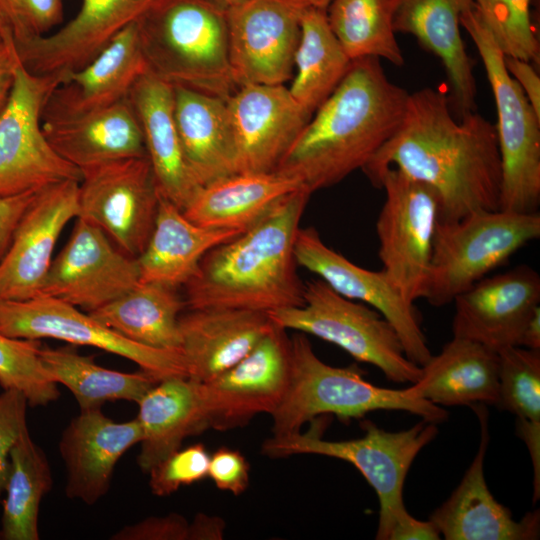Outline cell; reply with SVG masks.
Listing matches in <instances>:
<instances>
[{
	"label": "cell",
	"instance_id": "obj_1",
	"mask_svg": "<svg viewBox=\"0 0 540 540\" xmlns=\"http://www.w3.org/2000/svg\"><path fill=\"white\" fill-rule=\"evenodd\" d=\"M440 89L409 93L393 136L362 168L371 183L387 167L433 188L440 222L500 210L501 160L495 124L471 111L453 116Z\"/></svg>",
	"mask_w": 540,
	"mask_h": 540
},
{
	"label": "cell",
	"instance_id": "obj_2",
	"mask_svg": "<svg viewBox=\"0 0 540 540\" xmlns=\"http://www.w3.org/2000/svg\"><path fill=\"white\" fill-rule=\"evenodd\" d=\"M409 92L387 77L380 59L352 60L332 94L315 111L274 172L310 193L362 169L393 136Z\"/></svg>",
	"mask_w": 540,
	"mask_h": 540
},
{
	"label": "cell",
	"instance_id": "obj_3",
	"mask_svg": "<svg viewBox=\"0 0 540 540\" xmlns=\"http://www.w3.org/2000/svg\"><path fill=\"white\" fill-rule=\"evenodd\" d=\"M311 194L305 188L288 194L252 227L208 251L184 286L186 307L268 313L302 306L294 245Z\"/></svg>",
	"mask_w": 540,
	"mask_h": 540
},
{
	"label": "cell",
	"instance_id": "obj_4",
	"mask_svg": "<svg viewBox=\"0 0 540 540\" xmlns=\"http://www.w3.org/2000/svg\"><path fill=\"white\" fill-rule=\"evenodd\" d=\"M147 71L171 84L228 99L227 6L219 0H156L136 21Z\"/></svg>",
	"mask_w": 540,
	"mask_h": 540
},
{
	"label": "cell",
	"instance_id": "obj_5",
	"mask_svg": "<svg viewBox=\"0 0 540 540\" xmlns=\"http://www.w3.org/2000/svg\"><path fill=\"white\" fill-rule=\"evenodd\" d=\"M290 340L291 376L282 401L271 413L273 436L297 433L323 414L345 420L375 410H401L436 424L448 417L445 409L412 395L408 388H383L366 381L356 365L326 364L303 333Z\"/></svg>",
	"mask_w": 540,
	"mask_h": 540
},
{
	"label": "cell",
	"instance_id": "obj_6",
	"mask_svg": "<svg viewBox=\"0 0 540 540\" xmlns=\"http://www.w3.org/2000/svg\"><path fill=\"white\" fill-rule=\"evenodd\" d=\"M494 96L501 160L500 210L536 213L540 204V116L508 73L504 53L474 5L461 17Z\"/></svg>",
	"mask_w": 540,
	"mask_h": 540
},
{
	"label": "cell",
	"instance_id": "obj_7",
	"mask_svg": "<svg viewBox=\"0 0 540 540\" xmlns=\"http://www.w3.org/2000/svg\"><path fill=\"white\" fill-rule=\"evenodd\" d=\"M539 237V212L483 211L438 221L423 298L436 307L452 303Z\"/></svg>",
	"mask_w": 540,
	"mask_h": 540
},
{
	"label": "cell",
	"instance_id": "obj_8",
	"mask_svg": "<svg viewBox=\"0 0 540 540\" xmlns=\"http://www.w3.org/2000/svg\"><path fill=\"white\" fill-rule=\"evenodd\" d=\"M268 315L286 330L316 336L376 366L390 381L413 384L421 376V367L408 359L397 332L377 310L338 294L321 279L305 284L302 306Z\"/></svg>",
	"mask_w": 540,
	"mask_h": 540
},
{
	"label": "cell",
	"instance_id": "obj_9",
	"mask_svg": "<svg viewBox=\"0 0 540 540\" xmlns=\"http://www.w3.org/2000/svg\"><path fill=\"white\" fill-rule=\"evenodd\" d=\"M364 436L356 439L329 441L318 432H297L271 436L261 445V453L269 458L298 454L333 457L354 465L375 490L379 503L378 528L404 508L403 486L418 453L438 434L437 424L427 420L409 429L391 432L364 421Z\"/></svg>",
	"mask_w": 540,
	"mask_h": 540
},
{
	"label": "cell",
	"instance_id": "obj_10",
	"mask_svg": "<svg viewBox=\"0 0 540 540\" xmlns=\"http://www.w3.org/2000/svg\"><path fill=\"white\" fill-rule=\"evenodd\" d=\"M372 184L385 191L376 221L382 270L410 302L423 298L439 221L436 191L394 167L384 168Z\"/></svg>",
	"mask_w": 540,
	"mask_h": 540
},
{
	"label": "cell",
	"instance_id": "obj_11",
	"mask_svg": "<svg viewBox=\"0 0 540 540\" xmlns=\"http://www.w3.org/2000/svg\"><path fill=\"white\" fill-rule=\"evenodd\" d=\"M66 75H36L20 63L0 115V198L81 180V171L57 154L42 129L45 103Z\"/></svg>",
	"mask_w": 540,
	"mask_h": 540
},
{
	"label": "cell",
	"instance_id": "obj_12",
	"mask_svg": "<svg viewBox=\"0 0 540 540\" xmlns=\"http://www.w3.org/2000/svg\"><path fill=\"white\" fill-rule=\"evenodd\" d=\"M81 173L77 218L97 225L122 252L138 258L153 231L160 200L147 156L113 161Z\"/></svg>",
	"mask_w": 540,
	"mask_h": 540
},
{
	"label": "cell",
	"instance_id": "obj_13",
	"mask_svg": "<svg viewBox=\"0 0 540 540\" xmlns=\"http://www.w3.org/2000/svg\"><path fill=\"white\" fill-rule=\"evenodd\" d=\"M0 333L14 338H51L96 347L136 363L159 380L188 377L181 352L131 341L60 299L39 295L28 300H0Z\"/></svg>",
	"mask_w": 540,
	"mask_h": 540
},
{
	"label": "cell",
	"instance_id": "obj_14",
	"mask_svg": "<svg viewBox=\"0 0 540 540\" xmlns=\"http://www.w3.org/2000/svg\"><path fill=\"white\" fill-rule=\"evenodd\" d=\"M291 376V340L276 325L253 349L215 378L198 383L205 430L226 431L271 413L282 401Z\"/></svg>",
	"mask_w": 540,
	"mask_h": 540
},
{
	"label": "cell",
	"instance_id": "obj_15",
	"mask_svg": "<svg viewBox=\"0 0 540 540\" xmlns=\"http://www.w3.org/2000/svg\"><path fill=\"white\" fill-rule=\"evenodd\" d=\"M307 0H245L227 6L229 60L237 86L279 85L293 73Z\"/></svg>",
	"mask_w": 540,
	"mask_h": 540
},
{
	"label": "cell",
	"instance_id": "obj_16",
	"mask_svg": "<svg viewBox=\"0 0 540 540\" xmlns=\"http://www.w3.org/2000/svg\"><path fill=\"white\" fill-rule=\"evenodd\" d=\"M139 282L137 258L122 252L97 225L77 218L68 242L52 260L40 295L90 312Z\"/></svg>",
	"mask_w": 540,
	"mask_h": 540
},
{
	"label": "cell",
	"instance_id": "obj_17",
	"mask_svg": "<svg viewBox=\"0 0 540 540\" xmlns=\"http://www.w3.org/2000/svg\"><path fill=\"white\" fill-rule=\"evenodd\" d=\"M298 266L314 273L338 294L377 310L397 332L405 354L418 366L432 356L414 303L386 273L360 267L328 247L313 227L299 228L294 245Z\"/></svg>",
	"mask_w": 540,
	"mask_h": 540
},
{
	"label": "cell",
	"instance_id": "obj_18",
	"mask_svg": "<svg viewBox=\"0 0 540 540\" xmlns=\"http://www.w3.org/2000/svg\"><path fill=\"white\" fill-rule=\"evenodd\" d=\"M78 192L76 180L38 192L0 259V300L22 301L41 294L56 242L66 224L78 216Z\"/></svg>",
	"mask_w": 540,
	"mask_h": 540
},
{
	"label": "cell",
	"instance_id": "obj_19",
	"mask_svg": "<svg viewBox=\"0 0 540 540\" xmlns=\"http://www.w3.org/2000/svg\"><path fill=\"white\" fill-rule=\"evenodd\" d=\"M453 337L478 342L495 352L519 346L523 329L540 306V276L522 264L484 277L453 300Z\"/></svg>",
	"mask_w": 540,
	"mask_h": 540
},
{
	"label": "cell",
	"instance_id": "obj_20",
	"mask_svg": "<svg viewBox=\"0 0 540 540\" xmlns=\"http://www.w3.org/2000/svg\"><path fill=\"white\" fill-rule=\"evenodd\" d=\"M237 172H274L312 117L284 84L239 86L227 99Z\"/></svg>",
	"mask_w": 540,
	"mask_h": 540
},
{
	"label": "cell",
	"instance_id": "obj_21",
	"mask_svg": "<svg viewBox=\"0 0 540 540\" xmlns=\"http://www.w3.org/2000/svg\"><path fill=\"white\" fill-rule=\"evenodd\" d=\"M156 0H82L76 16L46 36L15 46L30 73H70L92 61Z\"/></svg>",
	"mask_w": 540,
	"mask_h": 540
},
{
	"label": "cell",
	"instance_id": "obj_22",
	"mask_svg": "<svg viewBox=\"0 0 540 540\" xmlns=\"http://www.w3.org/2000/svg\"><path fill=\"white\" fill-rule=\"evenodd\" d=\"M472 407L481 427L478 451L460 484L430 519L446 540H531L540 531L538 510L516 521L511 511L490 492L484 477V457L489 442L485 404Z\"/></svg>",
	"mask_w": 540,
	"mask_h": 540
},
{
	"label": "cell",
	"instance_id": "obj_23",
	"mask_svg": "<svg viewBox=\"0 0 540 540\" xmlns=\"http://www.w3.org/2000/svg\"><path fill=\"white\" fill-rule=\"evenodd\" d=\"M145 72L147 66L135 21L87 65L67 73L49 95L42 122L74 119L116 104L128 97Z\"/></svg>",
	"mask_w": 540,
	"mask_h": 540
},
{
	"label": "cell",
	"instance_id": "obj_24",
	"mask_svg": "<svg viewBox=\"0 0 540 540\" xmlns=\"http://www.w3.org/2000/svg\"><path fill=\"white\" fill-rule=\"evenodd\" d=\"M141 438L136 418L115 422L101 408L80 410L59 440L66 469V496L87 505L97 503L109 491L119 459Z\"/></svg>",
	"mask_w": 540,
	"mask_h": 540
},
{
	"label": "cell",
	"instance_id": "obj_25",
	"mask_svg": "<svg viewBox=\"0 0 540 540\" xmlns=\"http://www.w3.org/2000/svg\"><path fill=\"white\" fill-rule=\"evenodd\" d=\"M179 317L188 378L203 383L246 356L274 322L268 313L230 308L189 309Z\"/></svg>",
	"mask_w": 540,
	"mask_h": 540
},
{
	"label": "cell",
	"instance_id": "obj_26",
	"mask_svg": "<svg viewBox=\"0 0 540 540\" xmlns=\"http://www.w3.org/2000/svg\"><path fill=\"white\" fill-rule=\"evenodd\" d=\"M473 0H397L395 32L410 34L442 63L450 87L449 101L460 116L475 111L476 82L460 27Z\"/></svg>",
	"mask_w": 540,
	"mask_h": 540
},
{
	"label": "cell",
	"instance_id": "obj_27",
	"mask_svg": "<svg viewBox=\"0 0 540 540\" xmlns=\"http://www.w3.org/2000/svg\"><path fill=\"white\" fill-rule=\"evenodd\" d=\"M128 99L142 128L158 190L183 210L201 186L182 152L174 119L173 85L147 71L135 82Z\"/></svg>",
	"mask_w": 540,
	"mask_h": 540
},
{
	"label": "cell",
	"instance_id": "obj_28",
	"mask_svg": "<svg viewBox=\"0 0 540 540\" xmlns=\"http://www.w3.org/2000/svg\"><path fill=\"white\" fill-rule=\"evenodd\" d=\"M174 119L184 155L200 186L237 173V151L227 100L174 85Z\"/></svg>",
	"mask_w": 540,
	"mask_h": 540
},
{
	"label": "cell",
	"instance_id": "obj_29",
	"mask_svg": "<svg viewBox=\"0 0 540 540\" xmlns=\"http://www.w3.org/2000/svg\"><path fill=\"white\" fill-rule=\"evenodd\" d=\"M42 129L57 154L80 171L147 156L142 128L128 97L74 119L42 122Z\"/></svg>",
	"mask_w": 540,
	"mask_h": 540
},
{
	"label": "cell",
	"instance_id": "obj_30",
	"mask_svg": "<svg viewBox=\"0 0 540 540\" xmlns=\"http://www.w3.org/2000/svg\"><path fill=\"white\" fill-rule=\"evenodd\" d=\"M407 388L438 406L497 405L498 353L473 340L453 337L421 366L420 378Z\"/></svg>",
	"mask_w": 540,
	"mask_h": 540
},
{
	"label": "cell",
	"instance_id": "obj_31",
	"mask_svg": "<svg viewBox=\"0 0 540 540\" xmlns=\"http://www.w3.org/2000/svg\"><path fill=\"white\" fill-rule=\"evenodd\" d=\"M243 232L197 225L160 194L153 231L137 258L140 282L185 286L208 251Z\"/></svg>",
	"mask_w": 540,
	"mask_h": 540
},
{
	"label": "cell",
	"instance_id": "obj_32",
	"mask_svg": "<svg viewBox=\"0 0 540 540\" xmlns=\"http://www.w3.org/2000/svg\"><path fill=\"white\" fill-rule=\"evenodd\" d=\"M300 188L276 172H237L201 186L182 212L203 227L246 231Z\"/></svg>",
	"mask_w": 540,
	"mask_h": 540
},
{
	"label": "cell",
	"instance_id": "obj_33",
	"mask_svg": "<svg viewBox=\"0 0 540 540\" xmlns=\"http://www.w3.org/2000/svg\"><path fill=\"white\" fill-rule=\"evenodd\" d=\"M137 404L142 431L137 464L143 473L181 448L185 438L205 430L198 382L188 377L160 380Z\"/></svg>",
	"mask_w": 540,
	"mask_h": 540
},
{
	"label": "cell",
	"instance_id": "obj_34",
	"mask_svg": "<svg viewBox=\"0 0 540 540\" xmlns=\"http://www.w3.org/2000/svg\"><path fill=\"white\" fill-rule=\"evenodd\" d=\"M185 307L177 288L139 282L120 297L88 313L131 341L181 352L179 317Z\"/></svg>",
	"mask_w": 540,
	"mask_h": 540
},
{
	"label": "cell",
	"instance_id": "obj_35",
	"mask_svg": "<svg viewBox=\"0 0 540 540\" xmlns=\"http://www.w3.org/2000/svg\"><path fill=\"white\" fill-rule=\"evenodd\" d=\"M350 63L328 24L326 10L307 7L294 58L296 75L288 88L292 97L313 115L341 82Z\"/></svg>",
	"mask_w": 540,
	"mask_h": 540
},
{
	"label": "cell",
	"instance_id": "obj_36",
	"mask_svg": "<svg viewBox=\"0 0 540 540\" xmlns=\"http://www.w3.org/2000/svg\"><path fill=\"white\" fill-rule=\"evenodd\" d=\"M40 358L50 378L71 391L80 410L99 409L118 400L137 403L160 381L144 370L127 373L104 368L70 347L42 346Z\"/></svg>",
	"mask_w": 540,
	"mask_h": 540
},
{
	"label": "cell",
	"instance_id": "obj_37",
	"mask_svg": "<svg viewBox=\"0 0 540 540\" xmlns=\"http://www.w3.org/2000/svg\"><path fill=\"white\" fill-rule=\"evenodd\" d=\"M53 477L43 450L24 426L10 452L6 498L0 526V540H38L39 508L52 489Z\"/></svg>",
	"mask_w": 540,
	"mask_h": 540
},
{
	"label": "cell",
	"instance_id": "obj_38",
	"mask_svg": "<svg viewBox=\"0 0 540 540\" xmlns=\"http://www.w3.org/2000/svg\"><path fill=\"white\" fill-rule=\"evenodd\" d=\"M397 0H331L328 24L348 58L375 57L402 66L393 26Z\"/></svg>",
	"mask_w": 540,
	"mask_h": 540
},
{
	"label": "cell",
	"instance_id": "obj_39",
	"mask_svg": "<svg viewBox=\"0 0 540 540\" xmlns=\"http://www.w3.org/2000/svg\"><path fill=\"white\" fill-rule=\"evenodd\" d=\"M499 402L517 417L534 469V501L540 496V350L511 346L498 352Z\"/></svg>",
	"mask_w": 540,
	"mask_h": 540
},
{
	"label": "cell",
	"instance_id": "obj_40",
	"mask_svg": "<svg viewBox=\"0 0 540 540\" xmlns=\"http://www.w3.org/2000/svg\"><path fill=\"white\" fill-rule=\"evenodd\" d=\"M41 348L39 340L0 333V386L21 392L31 407L46 406L60 396L57 383L43 367Z\"/></svg>",
	"mask_w": 540,
	"mask_h": 540
},
{
	"label": "cell",
	"instance_id": "obj_41",
	"mask_svg": "<svg viewBox=\"0 0 540 540\" xmlns=\"http://www.w3.org/2000/svg\"><path fill=\"white\" fill-rule=\"evenodd\" d=\"M531 0H473L505 56L539 63L540 46L531 20Z\"/></svg>",
	"mask_w": 540,
	"mask_h": 540
},
{
	"label": "cell",
	"instance_id": "obj_42",
	"mask_svg": "<svg viewBox=\"0 0 540 540\" xmlns=\"http://www.w3.org/2000/svg\"><path fill=\"white\" fill-rule=\"evenodd\" d=\"M63 17V0H0V37L23 45L48 35Z\"/></svg>",
	"mask_w": 540,
	"mask_h": 540
},
{
	"label": "cell",
	"instance_id": "obj_43",
	"mask_svg": "<svg viewBox=\"0 0 540 540\" xmlns=\"http://www.w3.org/2000/svg\"><path fill=\"white\" fill-rule=\"evenodd\" d=\"M210 454L202 443L179 448L149 471V487L159 497L176 492L208 476Z\"/></svg>",
	"mask_w": 540,
	"mask_h": 540
},
{
	"label": "cell",
	"instance_id": "obj_44",
	"mask_svg": "<svg viewBox=\"0 0 540 540\" xmlns=\"http://www.w3.org/2000/svg\"><path fill=\"white\" fill-rule=\"evenodd\" d=\"M27 406L26 397L17 390H3L0 394V496L9 475L11 449L27 425Z\"/></svg>",
	"mask_w": 540,
	"mask_h": 540
},
{
	"label": "cell",
	"instance_id": "obj_45",
	"mask_svg": "<svg viewBox=\"0 0 540 540\" xmlns=\"http://www.w3.org/2000/svg\"><path fill=\"white\" fill-rule=\"evenodd\" d=\"M250 466L237 449L219 447L210 455L208 477L216 487L235 496L242 494L249 485Z\"/></svg>",
	"mask_w": 540,
	"mask_h": 540
},
{
	"label": "cell",
	"instance_id": "obj_46",
	"mask_svg": "<svg viewBox=\"0 0 540 540\" xmlns=\"http://www.w3.org/2000/svg\"><path fill=\"white\" fill-rule=\"evenodd\" d=\"M189 522L178 513L153 516L127 525L112 535V540H188Z\"/></svg>",
	"mask_w": 540,
	"mask_h": 540
},
{
	"label": "cell",
	"instance_id": "obj_47",
	"mask_svg": "<svg viewBox=\"0 0 540 540\" xmlns=\"http://www.w3.org/2000/svg\"><path fill=\"white\" fill-rule=\"evenodd\" d=\"M377 540H438L441 535L431 520L415 519L406 508L397 511L382 527L377 528Z\"/></svg>",
	"mask_w": 540,
	"mask_h": 540
},
{
	"label": "cell",
	"instance_id": "obj_48",
	"mask_svg": "<svg viewBox=\"0 0 540 540\" xmlns=\"http://www.w3.org/2000/svg\"><path fill=\"white\" fill-rule=\"evenodd\" d=\"M40 190L0 198V259L10 244L18 221Z\"/></svg>",
	"mask_w": 540,
	"mask_h": 540
},
{
	"label": "cell",
	"instance_id": "obj_49",
	"mask_svg": "<svg viewBox=\"0 0 540 540\" xmlns=\"http://www.w3.org/2000/svg\"><path fill=\"white\" fill-rule=\"evenodd\" d=\"M504 61L508 73L540 116V78L535 68L530 62L515 57L505 56Z\"/></svg>",
	"mask_w": 540,
	"mask_h": 540
},
{
	"label": "cell",
	"instance_id": "obj_50",
	"mask_svg": "<svg viewBox=\"0 0 540 540\" xmlns=\"http://www.w3.org/2000/svg\"><path fill=\"white\" fill-rule=\"evenodd\" d=\"M20 60L14 42L6 36L0 40V115L4 111L16 79Z\"/></svg>",
	"mask_w": 540,
	"mask_h": 540
},
{
	"label": "cell",
	"instance_id": "obj_51",
	"mask_svg": "<svg viewBox=\"0 0 540 540\" xmlns=\"http://www.w3.org/2000/svg\"><path fill=\"white\" fill-rule=\"evenodd\" d=\"M224 531L225 523L221 518L198 513L189 523L188 540H220Z\"/></svg>",
	"mask_w": 540,
	"mask_h": 540
},
{
	"label": "cell",
	"instance_id": "obj_52",
	"mask_svg": "<svg viewBox=\"0 0 540 540\" xmlns=\"http://www.w3.org/2000/svg\"><path fill=\"white\" fill-rule=\"evenodd\" d=\"M519 346L540 350V306L534 310L527 321L519 341Z\"/></svg>",
	"mask_w": 540,
	"mask_h": 540
},
{
	"label": "cell",
	"instance_id": "obj_53",
	"mask_svg": "<svg viewBox=\"0 0 540 540\" xmlns=\"http://www.w3.org/2000/svg\"><path fill=\"white\" fill-rule=\"evenodd\" d=\"M307 1L313 7L326 10L331 0H307Z\"/></svg>",
	"mask_w": 540,
	"mask_h": 540
},
{
	"label": "cell",
	"instance_id": "obj_54",
	"mask_svg": "<svg viewBox=\"0 0 540 540\" xmlns=\"http://www.w3.org/2000/svg\"><path fill=\"white\" fill-rule=\"evenodd\" d=\"M221 1L223 4H225L226 6H233V5H237L245 0H219Z\"/></svg>",
	"mask_w": 540,
	"mask_h": 540
},
{
	"label": "cell",
	"instance_id": "obj_55",
	"mask_svg": "<svg viewBox=\"0 0 540 540\" xmlns=\"http://www.w3.org/2000/svg\"><path fill=\"white\" fill-rule=\"evenodd\" d=\"M0 40H1V37H0Z\"/></svg>",
	"mask_w": 540,
	"mask_h": 540
}]
</instances>
